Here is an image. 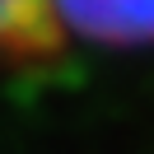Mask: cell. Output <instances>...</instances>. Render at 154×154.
<instances>
[{
  "instance_id": "obj_1",
  "label": "cell",
  "mask_w": 154,
  "mask_h": 154,
  "mask_svg": "<svg viewBox=\"0 0 154 154\" xmlns=\"http://www.w3.org/2000/svg\"><path fill=\"white\" fill-rule=\"evenodd\" d=\"M66 42L51 0H0V75L51 61Z\"/></svg>"
},
{
  "instance_id": "obj_2",
  "label": "cell",
  "mask_w": 154,
  "mask_h": 154,
  "mask_svg": "<svg viewBox=\"0 0 154 154\" xmlns=\"http://www.w3.org/2000/svg\"><path fill=\"white\" fill-rule=\"evenodd\" d=\"M61 33L98 42H154V0H51Z\"/></svg>"
}]
</instances>
